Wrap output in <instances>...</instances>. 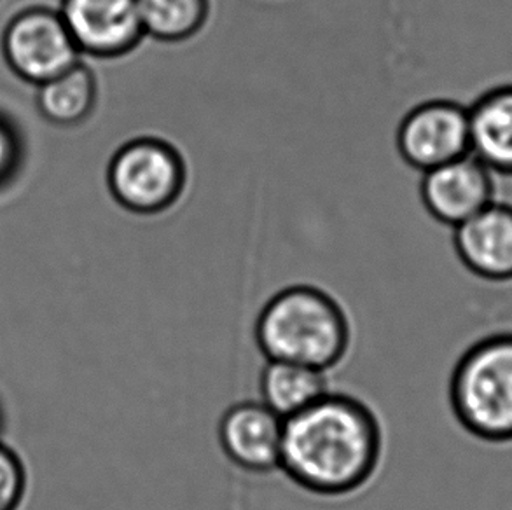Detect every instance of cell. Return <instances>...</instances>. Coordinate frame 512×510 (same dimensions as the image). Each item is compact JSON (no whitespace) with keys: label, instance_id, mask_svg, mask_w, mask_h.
Listing matches in <instances>:
<instances>
[{"label":"cell","instance_id":"cell-1","mask_svg":"<svg viewBox=\"0 0 512 510\" xmlns=\"http://www.w3.org/2000/svg\"><path fill=\"white\" fill-rule=\"evenodd\" d=\"M383 451L385 432L373 407L331 390L284 420L280 470L315 497H350L373 481Z\"/></svg>","mask_w":512,"mask_h":510},{"label":"cell","instance_id":"cell-2","mask_svg":"<svg viewBox=\"0 0 512 510\" xmlns=\"http://www.w3.org/2000/svg\"><path fill=\"white\" fill-rule=\"evenodd\" d=\"M266 360L294 362L329 373L348 357L352 320L336 297L310 283H296L263 304L254 325Z\"/></svg>","mask_w":512,"mask_h":510},{"label":"cell","instance_id":"cell-3","mask_svg":"<svg viewBox=\"0 0 512 510\" xmlns=\"http://www.w3.org/2000/svg\"><path fill=\"white\" fill-rule=\"evenodd\" d=\"M460 427L488 444L512 442V331L486 334L465 350L450 378Z\"/></svg>","mask_w":512,"mask_h":510},{"label":"cell","instance_id":"cell-4","mask_svg":"<svg viewBox=\"0 0 512 510\" xmlns=\"http://www.w3.org/2000/svg\"><path fill=\"white\" fill-rule=\"evenodd\" d=\"M187 168L179 149L158 137L121 145L107 168V186L119 207L137 215L167 212L186 189Z\"/></svg>","mask_w":512,"mask_h":510},{"label":"cell","instance_id":"cell-5","mask_svg":"<svg viewBox=\"0 0 512 510\" xmlns=\"http://www.w3.org/2000/svg\"><path fill=\"white\" fill-rule=\"evenodd\" d=\"M9 70L35 88L81 62V51L58 9L30 6L7 21L0 39Z\"/></svg>","mask_w":512,"mask_h":510},{"label":"cell","instance_id":"cell-6","mask_svg":"<svg viewBox=\"0 0 512 510\" xmlns=\"http://www.w3.org/2000/svg\"><path fill=\"white\" fill-rule=\"evenodd\" d=\"M402 159L423 173L471 154L469 107L430 100L402 119L397 131Z\"/></svg>","mask_w":512,"mask_h":510},{"label":"cell","instance_id":"cell-7","mask_svg":"<svg viewBox=\"0 0 512 510\" xmlns=\"http://www.w3.org/2000/svg\"><path fill=\"white\" fill-rule=\"evenodd\" d=\"M58 11L81 55L91 58H123L146 37L139 0H62Z\"/></svg>","mask_w":512,"mask_h":510},{"label":"cell","instance_id":"cell-8","mask_svg":"<svg viewBox=\"0 0 512 510\" xmlns=\"http://www.w3.org/2000/svg\"><path fill=\"white\" fill-rule=\"evenodd\" d=\"M229 462L250 474L280 470L284 420L261 400H242L229 406L217 430Z\"/></svg>","mask_w":512,"mask_h":510},{"label":"cell","instance_id":"cell-9","mask_svg":"<svg viewBox=\"0 0 512 510\" xmlns=\"http://www.w3.org/2000/svg\"><path fill=\"white\" fill-rule=\"evenodd\" d=\"M422 200L436 221L455 229L495 201L493 172L472 154L425 172Z\"/></svg>","mask_w":512,"mask_h":510},{"label":"cell","instance_id":"cell-10","mask_svg":"<svg viewBox=\"0 0 512 510\" xmlns=\"http://www.w3.org/2000/svg\"><path fill=\"white\" fill-rule=\"evenodd\" d=\"M453 245L472 275L486 282H512V205L493 201L455 228Z\"/></svg>","mask_w":512,"mask_h":510},{"label":"cell","instance_id":"cell-11","mask_svg":"<svg viewBox=\"0 0 512 510\" xmlns=\"http://www.w3.org/2000/svg\"><path fill=\"white\" fill-rule=\"evenodd\" d=\"M471 154L493 173L512 175V84L486 91L469 107Z\"/></svg>","mask_w":512,"mask_h":510},{"label":"cell","instance_id":"cell-12","mask_svg":"<svg viewBox=\"0 0 512 510\" xmlns=\"http://www.w3.org/2000/svg\"><path fill=\"white\" fill-rule=\"evenodd\" d=\"M331 390L329 373L294 362L266 360L259 378L261 402L282 420L305 411Z\"/></svg>","mask_w":512,"mask_h":510},{"label":"cell","instance_id":"cell-13","mask_svg":"<svg viewBox=\"0 0 512 510\" xmlns=\"http://www.w3.org/2000/svg\"><path fill=\"white\" fill-rule=\"evenodd\" d=\"M97 102V76L83 60L48 83L37 86L35 95L42 119L62 128L83 125L95 112Z\"/></svg>","mask_w":512,"mask_h":510},{"label":"cell","instance_id":"cell-14","mask_svg":"<svg viewBox=\"0 0 512 510\" xmlns=\"http://www.w3.org/2000/svg\"><path fill=\"white\" fill-rule=\"evenodd\" d=\"M144 32L161 42H184L201 32L210 0H139Z\"/></svg>","mask_w":512,"mask_h":510},{"label":"cell","instance_id":"cell-15","mask_svg":"<svg viewBox=\"0 0 512 510\" xmlns=\"http://www.w3.org/2000/svg\"><path fill=\"white\" fill-rule=\"evenodd\" d=\"M27 159V142L18 121L0 109V193L13 186Z\"/></svg>","mask_w":512,"mask_h":510},{"label":"cell","instance_id":"cell-16","mask_svg":"<svg viewBox=\"0 0 512 510\" xmlns=\"http://www.w3.org/2000/svg\"><path fill=\"white\" fill-rule=\"evenodd\" d=\"M27 483L25 463L0 439V510H20L27 495Z\"/></svg>","mask_w":512,"mask_h":510},{"label":"cell","instance_id":"cell-17","mask_svg":"<svg viewBox=\"0 0 512 510\" xmlns=\"http://www.w3.org/2000/svg\"><path fill=\"white\" fill-rule=\"evenodd\" d=\"M6 428V411H4V404L0 400V439H2V432Z\"/></svg>","mask_w":512,"mask_h":510}]
</instances>
